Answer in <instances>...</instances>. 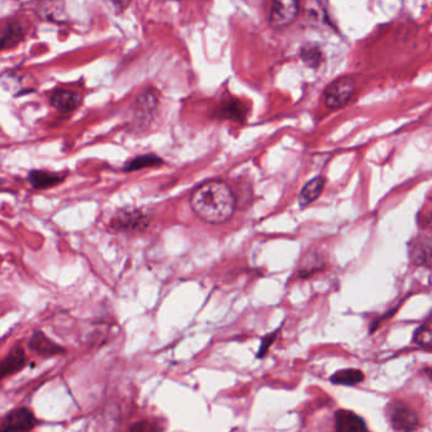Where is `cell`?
I'll list each match as a JSON object with an SVG mask.
<instances>
[{"label":"cell","mask_w":432,"mask_h":432,"mask_svg":"<svg viewBox=\"0 0 432 432\" xmlns=\"http://www.w3.org/2000/svg\"><path fill=\"white\" fill-rule=\"evenodd\" d=\"M129 432H164V430L157 422L149 421V420H141V421H136L129 426Z\"/></svg>","instance_id":"23"},{"label":"cell","mask_w":432,"mask_h":432,"mask_svg":"<svg viewBox=\"0 0 432 432\" xmlns=\"http://www.w3.org/2000/svg\"><path fill=\"white\" fill-rule=\"evenodd\" d=\"M50 103L60 113H70L82 105V96L73 90H55L50 98Z\"/></svg>","instance_id":"11"},{"label":"cell","mask_w":432,"mask_h":432,"mask_svg":"<svg viewBox=\"0 0 432 432\" xmlns=\"http://www.w3.org/2000/svg\"><path fill=\"white\" fill-rule=\"evenodd\" d=\"M325 267V260L320 253H308L299 264L298 276L308 278Z\"/></svg>","instance_id":"18"},{"label":"cell","mask_w":432,"mask_h":432,"mask_svg":"<svg viewBox=\"0 0 432 432\" xmlns=\"http://www.w3.org/2000/svg\"><path fill=\"white\" fill-rule=\"evenodd\" d=\"M364 379H366V374L361 372L360 369H355V368L339 370V372H334V374L330 377V381H331L332 384L346 386V387L357 386V384L361 383Z\"/></svg>","instance_id":"17"},{"label":"cell","mask_w":432,"mask_h":432,"mask_svg":"<svg viewBox=\"0 0 432 432\" xmlns=\"http://www.w3.org/2000/svg\"><path fill=\"white\" fill-rule=\"evenodd\" d=\"M150 224V216L142 209L126 208L117 212L111 219L114 231L136 232L145 230Z\"/></svg>","instance_id":"4"},{"label":"cell","mask_w":432,"mask_h":432,"mask_svg":"<svg viewBox=\"0 0 432 432\" xmlns=\"http://www.w3.org/2000/svg\"><path fill=\"white\" fill-rule=\"evenodd\" d=\"M386 415L393 431L415 432L420 427L417 412L403 401L388 403Z\"/></svg>","instance_id":"2"},{"label":"cell","mask_w":432,"mask_h":432,"mask_svg":"<svg viewBox=\"0 0 432 432\" xmlns=\"http://www.w3.org/2000/svg\"><path fill=\"white\" fill-rule=\"evenodd\" d=\"M325 186H326V180H325V178H322V177H317L314 179L309 180L306 186L302 188V190L299 193V204L302 207H306L308 204L313 203L320 197L321 193L323 192Z\"/></svg>","instance_id":"16"},{"label":"cell","mask_w":432,"mask_h":432,"mask_svg":"<svg viewBox=\"0 0 432 432\" xmlns=\"http://www.w3.org/2000/svg\"><path fill=\"white\" fill-rule=\"evenodd\" d=\"M298 1H294V0L274 1L270 8L269 22L276 28H282L294 22L296 18L298 17Z\"/></svg>","instance_id":"6"},{"label":"cell","mask_w":432,"mask_h":432,"mask_svg":"<svg viewBox=\"0 0 432 432\" xmlns=\"http://www.w3.org/2000/svg\"><path fill=\"white\" fill-rule=\"evenodd\" d=\"M410 261L415 267H432V237L427 233H420L410 242Z\"/></svg>","instance_id":"7"},{"label":"cell","mask_w":432,"mask_h":432,"mask_svg":"<svg viewBox=\"0 0 432 432\" xmlns=\"http://www.w3.org/2000/svg\"><path fill=\"white\" fill-rule=\"evenodd\" d=\"M413 343L418 348L432 351V320L426 321L425 323L417 327L413 335Z\"/></svg>","instance_id":"21"},{"label":"cell","mask_w":432,"mask_h":432,"mask_svg":"<svg viewBox=\"0 0 432 432\" xmlns=\"http://www.w3.org/2000/svg\"><path fill=\"white\" fill-rule=\"evenodd\" d=\"M24 36H26V30H24L22 23L19 21H15V19L8 21L7 24L3 28V32H1L0 48L3 51H6L8 48L15 47L19 42H22Z\"/></svg>","instance_id":"14"},{"label":"cell","mask_w":432,"mask_h":432,"mask_svg":"<svg viewBox=\"0 0 432 432\" xmlns=\"http://www.w3.org/2000/svg\"><path fill=\"white\" fill-rule=\"evenodd\" d=\"M66 178L65 172H47V170H32L27 179L35 189H47L59 186Z\"/></svg>","instance_id":"15"},{"label":"cell","mask_w":432,"mask_h":432,"mask_svg":"<svg viewBox=\"0 0 432 432\" xmlns=\"http://www.w3.org/2000/svg\"><path fill=\"white\" fill-rule=\"evenodd\" d=\"M335 432H370L366 421L355 412L339 410L335 415Z\"/></svg>","instance_id":"12"},{"label":"cell","mask_w":432,"mask_h":432,"mask_svg":"<svg viewBox=\"0 0 432 432\" xmlns=\"http://www.w3.org/2000/svg\"><path fill=\"white\" fill-rule=\"evenodd\" d=\"M424 372H425L426 375L429 377V379L431 380L432 381V369H425Z\"/></svg>","instance_id":"25"},{"label":"cell","mask_w":432,"mask_h":432,"mask_svg":"<svg viewBox=\"0 0 432 432\" xmlns=\"http://www.w3.org/2000/svg\"><path fill=\"white\" fill-rule=\"evenodd\" d=\"M279 334V330H276V332H271L269 335L265 336L261 339L260 348H259V352H258V358H264L267 355L270 346L273 343H276V336Z\"/></svg>","instance_id":"24"},{"label":"cell","mask_w":432,"mask_h":432,"mask_svg":"<svg viewBox=\"0 0 432 432\" xmlns=\"http://www.w3.org/2000/svg\"><path fill=\"white\" fill-rule=\"evenodd\" d=\"M215 117L218 120H228L244 123L246 120L247 107L239 99H224L215 109Z\"/></svg>","instance_id":"10"},{"label":"cell","mask_w":432,"mask_h":432,"mask_svg":"<svg viewBox=\"0 0 432 432\" xmlns=\"http://www.w3.org/2000/svg\"><path fill=\"white\" fill-rule=\"evenodd\" d=\"M357 89L355 80L350 76L336 79L328 85L323 93V102L330 109H339L350 102Z\"/></svg>","instance_id":"3"},{"label":"cell","mask_w":432,"mask_h":432,"mask_svg":"<svg viewBox=\"0 0 432 432\" xmlns=\"http://www.w3.org/2000/svg\"><path fill=\"white\" fill-rule=\"evenodd\" d=\"M39 15L48 22H65V12L62 3H42L39 4Z\"/></svg>","instance_id":"20"},{"label":"cell","mask_w":432,"mask_h":432,"mask_svg":"<svg viewBox=\"0 0 432 432\" xmlns=\"http://www.w3.org/2000/svg\"><path fill=\"white\" fill-rule=\"evenodd\" d=\"M37 425V418L32 410L27 407H19L8 412L3 417L0 432H30Z\"/></svg>","instance_id":"5"},{"label":"cell","mask_w":432,"mask_h":432,"mask_svg":"<svg viewBox=\"0 0 432 432\" xmlns=\"http://www.w3.org/2000/svg\"><path fill=\"white\" fill-rule=\"evenodd\" d=\"M161 164H164V160L161 157L157 156L155 154H145V155H140V156H136L128 160L126 165L123 166V172H138L145 168L159 166Z\"/></svg>","instance_id":"19"},{"label":"cell","mask_w":432,"mask_h":432,"mask_svg":"<svg viewBox=\"0 0 432 432\" xmlns=\"http://www.w3.org/2000/svg\"><path fill=\"white\" fill-rule=\"evenodd\" d=\"M28 346L30 350L35 351L42 358L57 357L66 352V349L64 346L55 343L48 336H46L44 331H36L33 335L30 336Z\"/></svg>","instance_id":"9"},{"label":"cell","mask_w":432,"mask_h":432,"mask_svg":"<svg viewBox=\"0 0 432 432\" xmlns=\"http://www.w3.org/2000/svg\"><path fill=\"white\" fill-rule=\"evenodd\" d=\"M300 59L307 66L318 67L323 62V53L316 45H307L300 50Z\"/></svg>","instance_id":"22"},{"label":"cell","mask_w":432,"mask_h":432,"mask_svg":"<svg viewBox=\"0 0 432 432\" xmlns=\"http://www.w3.org/2000/svg\"><path fill=\"white\" fill-rule=\"evenodd\" d=\"M157 108V96L154 90H143L134 103V122L140 126L150 123Z\"/></svg>","instance_id":"8"},{"label":"cell","mask_w":432,"mask_h":432,"mask_svg":"<svg viewBox=\"0 0 432 432\" xmlns=\"http://www.w3.org/2000/svg\"><path fill=\"white\" fill-rule=\"evenodd\" d=\"M27 364V355L22 346H15L9 351L7 357L3 359L0 370H1V379H6L9 375H13L21 372Z\"/></svg>","instance_id":"13"},{"label":"cell","mask_w":432,"mask_h":432,"mask_svg":"<svg viewBox=\"0 0 432 432\" xmlns=\"http://www.w3.org/2000/svg\"><path fill=\"white\" fill-rule=\"evenodd\" d=\"M190 206L201 221L207 224H224L235 213L236 198L226 181L208 180L194 190Z\"/></svg>","instance_id":"1"}]
</instances>
